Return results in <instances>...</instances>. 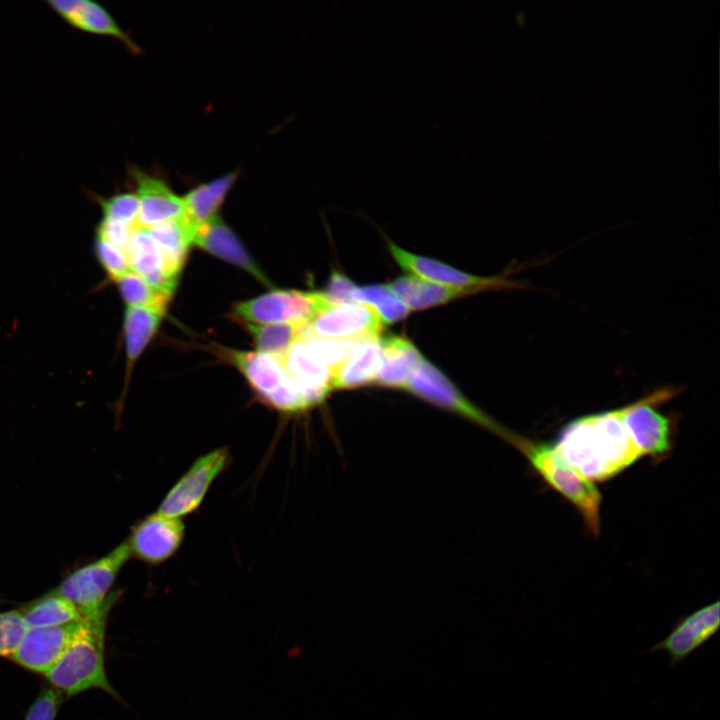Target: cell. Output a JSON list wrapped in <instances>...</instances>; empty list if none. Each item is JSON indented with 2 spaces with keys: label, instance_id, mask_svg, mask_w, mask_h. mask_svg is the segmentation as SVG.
<instances>
[{
  "label": "cell",
  "instance_id": "cell-1",
  "mask_svg": "<svg viewBox=\"0 0 720 720\" xmlns=\"http://www.w3.org/2000/svg\"><path fill=\"white\" fill-rule=\"evenodd\" d=\"M555 446L592 482L615 476L642 456L623 423L621 408L572 420L559 432Z\"/></svg>",
  "mask_w": 720,
  "mask_h": 720
},
{
  "label": "cell",
  "instance_id": "cell-2",
  "mask_svg": "<svg viewBox=\"0 0 720 720\" xmlns=\"http://www.w3.org/2000/svg\"><path fill=\"white\" fill-rule=\"evenodd\" d=\"M109 612L85 619L56 664L45 674L52 687L73 696L89 689H101L120 699L109 683L105 670V628Z\"/></svg>",
  "mask_w": 720,
  "mask_h": 720
},
{
  "label": "cell",
  "instance_id": "cell-3",
  "mask_svg": "<svg viewBox=\"0 0 720 720\" xmlns=\"http://www.w3.org/2000/svg\"><path fill=\"white\" fill-rule=\"evenodd\" d=\"M511 443L526 456L538 474L577 509L590 532L597 535L601 495L594 483L578 472L555 444L533 442L518 435Z\"/></svg>",
  "mask_w": 720,
  "mask_h": 720
},
{
  "label": "cell",
  "instance_id": "cell-4",
  "mask_svg": "<svg viewBox=\"0 0 720 720\" xmlns=\"http://www.w3.org/2000/svg\"><path fill=\"white\" fill-rule=\"evenodd\" d=\"M130 557L123 542L107 555L70 573L54 590L70 600L83 619L109 612L119 595L112 593L111 588Z\"/></svg>",
  "mask_w": 720,
  "mask_h": 720
},
{
  "label": "cell",
  "instance_id": "cell-5",
  "mask_svg": "<svg viewBox=\"0 0 720 720\" xmlns=\"http://www.w3.org/2000/svg\"><path fill=\"white\" fill-rule=\"evenodd\" d=\"M222 354L246 378L266 405L296 413L311 408L304 393L289 375L282 358L261 352L225 349Z\"/></svg>",
  "mask_w": 720,
  "mask_h": 720
},
{
  "label": "cell",
  "instance_id": "cell-6",
  "mask_svg": "<svg viewBox=\"0 0 720 720\" xmlns=\"http://www.w3.org/2000/svg\"><path fill=\"white\" fill-rule=\"evenodd\" d=\"M330 306L322 291L274 290L237 303L233 313L249 324H308Z\"/></svg>",
  "mask_w": 720,
  "mask_h": 720
},
{
  "label": "cell",
  "instance_id": "cell-7",
  "mask_svg": "<svg viewBox=\"0 0 720 720\" xmlns=\"http://www.w3.org/2000/svg\"><path fill=\"white\" fill-rule=\"evenodd\" d=\"M676 391L664 388L621 407L623 423L641 455L663 458L672 447V422L655 406L671 399Z\"/></svg>",
  "mask_w": 720,
  "mask_h": 720
},
{
  "label": "cell",
  "instance_id": "cell-8",
  "mask_svg": "<svg viewBox=\"0 0 720 720\" xmlns=\"http://www.w3.org/2000/svg\"><path fill=\"white\" fill-rule=\"evenodd\" d=\"M230 460V452L224 447L199 457L165 495L157 512L180 519L193 513Z\"/></svg>",
  "mask_w": 720,
  "mask_h": 720
},
{
  "label": "cell",
  "instance_id": "cell-9",
  "mask_svg": "<svg viewBox=\"0 0 720 720\" xmlns=\"http://www.w3.org/2000/svg\"><path fill=\"white\" fill-rule=\"evenodd\" d=\"M405 389L426 401L482 425L508 441H511L515 435L474 406L441 371L424 358L410 377Z\"/></svg>",
  "mask_w": 720,
  "mask_h": 720
},
{
  "label": "cell",
  "instance_id": "cell-10",
  "mask_svg": "<svg viewBox=\"0 0 720 720\" xmlns=\"http://www.w3.org/2000/svg\"><path fill=\"white\" fill-rule=\"evenodd\" d=\"M383 322L369 306L360 303L332 305L317 314L305 327L304 335L360 342L379 338Z\"/></svg>",
  "mask_w": 720,
  "mask_h": 720
},
{
  "label": "cell",
  "instance_id": "cell-11",
  "mask_svg": "<svg viewBox=\"0 0 720 720\" xmlns=\"http://www.w3.org/2000/svg\"><path fill=\"white\" fill-rule=\"evenodd\" d=\"M85 619L64 625L28 627L10 658L27 670L46 674L82 631Z\"/></svg>",
  "mask_w": 720,
  "mask_h": 720
},
{
  "label": "cell",
  "instance_id": "cell-12",
  "mask_svg": "<svg viewBox=\"0 0 720 720\" xmlns=\"http://www.w3.org/2000/svg\"><path fill=\"white\" fill-rule=\"evenodd\" d=\"M185 527L180 518L155 512L138 521L125 541L131 557L158 565L170 559L179 549Z\"/></svg>",
  "mask_w": 720,
  "mask_h": 720
},
{
  "label": "cell",
  "instance_id": "cell-13",
  "mask_svg": "<svg viewBox=\"0 0 720 720\" xmlns=\"http://www.w3.org/2000/svg\"><path fill=\"white\" fill-rule=\"evenodd\" d=\"M719 627L720 605L715 601L681 617L667 636L647 652L664 651L670 666H675L707 643Z\"/></svg>",
  "mask_w": 720,
  "mask_h": 720
},
{
  "label": "cell",
  "instance_id": "cell-14",
  "mask_svg": "<svg viewBox=\"0 0 720 720\" xmlns=\"http://www.w3.org/2000/svg\"><path fill=\"white\" fill-rule=\"evenodd\" d=\"M387 245L394 260L401 268L432 283L478 291L510 285L503 278L471 275L435 259L413 254L391 241H388Z\"/></svg>",
  "mask_w": 720,
  "mask_h": 720
},
{
  "label": "cell",
  "instance_id": "cell-15",
  "mask_svg": "<svg viewBox=\"0 0 720 720\" xmlns=\"http://www.w3.org/2000/svg\"><path fill=\"white\" fill-rule=\"evenodd\" d=\"M125 253L132 272L159 292L172 297L179 274L169 267L147 228L137 224L133 226Z\"/></svg>",
  "mask_w": 720,
  "mask_h": 720
},
{
  "label": "cell",
  "instance_id": "cell-16",
  "mask_svg": "<svg viewBox=\"0 0 720 720\" xmlns=\"http://www.w3.org/2000/svg\"><path fill=\"white\" fill-rule=\"evenodd\" d=\"M139 200L136 224L148 228L153 225L185 216L183 199L177 196L159 177L138 168L131 169Z\"/></svg>",
  "mask_w": 720,
  "mask_h": 720
},
{
  "label": "cell",
  "instance_id": "cell-17",
  "mask_svg": "<svg viewBox=\"0 0 720 720\" xmlns=\"http://www.w3.org/2000/svg\"><path fill=\"white\" fill-rule=\"evenodd\" d=\"M47 4L72 27L92 34L115 37L133 53L140 52L139 46L99 3L91 0H51Z\"/></svg>",
  "mask_w": 720,
  "mask_h": 720
},
{
  "label": "cell",
  "instance_id": "cell-18",
  "mask_svg": "<svg viewBox=\"0 0 720 720\" xmlns=\"http://www.w3.org/2000/svg\"><path fill=\"white\" fill-rule=\"evenodd\" d=\"M282 360L311 407L326 398L332 389V371L311 352L303 339L295 342Z\"/></svg>",
  "mask_w": 720,
  "mask_h": 720
},
{
  "label": "cell",
  "instance_id": "cell-19",
  "mask_svg": "<svg viewBox=\"0 0 720 720\" xmlns=\"http://www.w3.org/2000/svg\"><path fill=\"white\" fill-rule=\"evenodd\" d=\"M193 244L244 269L259 281L269 283L240 240L218 215L196 228Z\"/></svg>",
  "mask_w": 720,
  "mask_h": 720
},
{
  "label": "cell",
  "instance_id": "cell-20",
  "mask_svg": "<svg viewBox=\"0 0 720 720\" xmlns=\"http://www.w3.org/2000/svg\"><path fill=\"white\" fill-rule=\"evenodd\" d=\"M381 361L374 382L378 385L405 389L423 356L406 337L387 335L379 338Z\"/></svg>",
  "mask_w": 720,
  "mask_h": 720
},
{
  "label": "cell",
  "instance_id": "cell-21",
  "mask_svg": "<svg viewBox=\"0 0 720 720\" xmlns=\"http://www.w3.org/2000/svg\"><path fill=\"white\" fill-rule=\"evenodd\" d=\"M380 361L379 338L359 342L350 357L332 371L331 388L347 389L373 383Z\"/></svg>",
  "mask_w": 720,
  "mask_h": 720
},
{
  "label": "cell",
  "instance_id": "cell-22",
  "mask_svg": "<svg viewBox=\"0 0 720 720\" xmlns=\"http://www.w3.org/2000/svg\"><path fill=\"white\" fill-rule=\"evenodd\" d=\"M410 310L444 304L457 297L475 293L470 288H455L432 283L414 275L401 276L388 285Z\"/></svg>",
  "mask_w": 720,
  "mask_h": 720
},
{
  "label": "cell",
  "instance_id": "cell-23",
  "mask_svg": "<svg viewBox=\"0 0 720 720\" xmlns=\"http://www.w3.org/2000/svg\"><path fill=\"white\" fill-rule=\"evenodd\" d=\"M237 177V172L225 174L194 187L182 198L185 217L195 228L217 216Z\"/></svg>",
  "mask_w": 720,
  "mask_h": 720
},
{
  "label": "cell",
  "instance_id": "cell-24",
  "mask_svg": "<svg viewBox=\"0 0 720 720\" xmlns=\"http://www.w3.org/2000/svg\"><path fill=\"white\" fill-rule=\"evenodd\" d=\"M152 238L159 246L167 264L177 274H180L196 228L185 216L168 220L147 228Z\"/></svg>",
  "mask_w": 720,
  "mask_h": 720
},
{
  "label": "cell",
  "instance_id": "cell-25",
  "mask_svg": "<svg viewBox=\"0 0 720 720\" xmlns=\"http://www.w3.org/2000/svg\"><path fill=\"white\" fill-rule=\"evenodd\" d=\"M165 310L152 307H127L123 332L128 374L135 361L156 333Z\"/></svg>",
  "mask_w": 720,
  "mask_h": 720
},
{
  "label": "cell",
  "instance_id": "cell-26",
  "mask_svg": "<svg viewBox=\"0 0 720 720\" xmlns=\"http://www.w3.org/2000/svg\"><path fill=\"white\" fill-rule=\"evenodd\" d=\"M27 628L64 625L82 618L75 605L54 589L18 609Z\"/></svg>",
  "mask_w": 720,
  "mask_h": 720
},
{
  "label": "cell",
  "instance_id": "cell-27",
  "mask_svg": "<svg viewBox=\"0 0 720 720\" xmlns=\"http://www.w3.org/2000/svg\"><path fill=\"white\" fill-rule=\"evenodd\" d=\"M306 325L298 323H246V328L250 332L258 352L283 358L293 344L301 338Z\"/></svg>",
  "mask_w": 720,
  "mask_h": 720
},
{
  "label": "cell",
  "instance_id": "cell-28",
  "mask_svg": "<svg viewBox=\"0 0 720 720\" xmlns=\"http://www.w3.org/2000/svg\"><path fill=\"white\" fill-rule=\"evenodd\" d=\"M352 301L371 307L387 324L404 319L410 309L391 290L388 285L374 284L355 287L351 294Z\"/></svg>",
  "mask_w": 720,
  "mask_h": 720
},
{
  "label": "cell",
  "instance_id": "cell-29",
  "mask_svg": "<svg viewBox=\"0 0 720 720\" xmlns=\"http://www.w3.org/2000/svg\"><path fill=\"white\" fill-rule=\"evenodd\" d=\"M116 282L122 299L128 307H152L166 310L170 298L153 288L136 273L129 271Z\"/></svg>",
  "mask_w": 720,
  "mask_h": 720
},
{
  "label": "cell",
  "instance_id": "cell-30",
  "mask_svg": "<svg viewBox=\"0 0 720 720\" xmlns=\"http://www.w3.org/2000/svg\"><path fill=\"white\" fill-rule=\"evenodd\" d=\"M103 218L135 224L139 212V200L136 193H120L106 199H100Z\"/></svg>",
  "mask_w": 720,
  "mask_h": 720
},
{
  "label": "cell",
  "instance_id": "cell-31",
  "mask_svg": "<svg viewBox=\"0 0 720 720\" xmlns=\"http://www.w3.org/2000/svg\"><path fill=\"white\" fill-rule=\"evenodd\" d=\"M26 629L18 610L0 612V656L13 654Z\"/></svg>",
  "mask_w": 720,
  "mask_h": 720
},
{
  "label": "cell",
  "instance_id": "cell-32",
  "mask_svg": "<svg viewBox=\"0 0 720 720\" xmlns=\"http://www.w3.org/2000/svg\"><path fill=\"white\" fill-rule=\"evenodd\" d=\"M95 251L100 264L112 280L117 281L131 271L125 252L104 239L96 237Z\"/></svg>",
  "mask_w": 720,
  "mask_h": 720
},
{
  "label": "cell",
  "instance_id": "cell-33",
  "mask_svg": "<svg viewBox=\"0 0 720 720\" xmlns=\"http://www.w3.org/2000/svg\"><path fill=\"white\" fill-rule=\"evenodd\" d=\"M61 694L53 687L42 689L24 720H54L61 703Z\"/></svg>",
  "mask_w": 720,
  "mask_h": 720
},
{
  "label": "cell",
  "instance_id": "cell-34",
  "mask_svg": "<svg viewBox=\"0 0 720 720\" xmlns=\"http://www.w3.org/2000/svg\"><path fill=\"white\" fill-rule=\"evenodd\" d=\"M135 224L102 218L96 229V237L104 239L125 252Z\"/></svg>",
  "mask_w": 720,
  "mask_h": 720
},
{
  "label": "cell",
  "instance_id": "cell-35",
  "mask_svg": "<svg viewBox=\"0 0 720 720\" xmlns=\"http://www.w3.org/2000/svg\"><path fill=\"white\" fill-rule=\"evenodd\" d=\"M356 285L345 275L334 272L325 291H322L331 305L351 302V294Z\"/></svg>",
  "mask_w": 720,
  "mask_h": 720
}]
</instances>
